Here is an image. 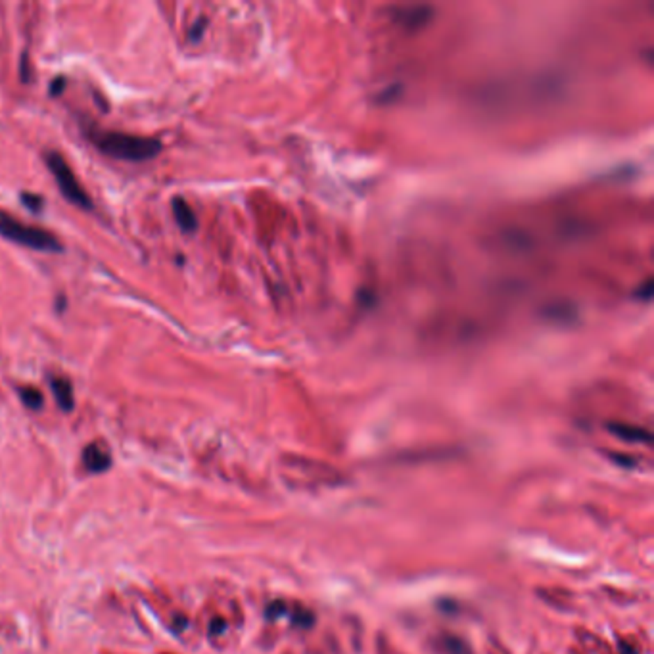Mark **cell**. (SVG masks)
Wrapping results in <instances>:
<instances>
[{
	"label": "cell",
	"mask_w": 654,
	"mask_h": 654,
	"mask_svg": "<svg viewBox=\"0 0 654 654\" xmlns=\"http://www.w3.org/2000/svg\"><path fill=\"white\" fill-rule=\"evenodd\" d=\"M44 161H47V167L52 171V175H54L58 186H60V192L64 194L65 198L70 199L72 204H75V206H79V208L92 209V202L88 198L87 192L83 190L77 177L73 175L67 161L58 152H44Z\"/></svg>",
	"instance_id": "3957f363"
},
{
	"label": "cell",
	"mask_w": 654,
	"mask_h": 654,
	"mask_svg": "<svg viewBox=\"0 0 654 654\" xmlns=\"http://www.w3.org/2000/svg\"><path fill=\"white\" fill-rule=\"evenodd\" d=\"M52 393L56 398L60 409H64L65 413H70L75 407V399H73L72 382L67 378H50Z\"/></svg>",
	"instance_id": "8992f818"
},
{
	"label": "cell",
	"mask_w": 654,
	"mask_h": 654,
	"mask_svg": "<svg viewBox=\"0 0 654 654\" xmlns=\"http://www.w3.org/2000/svg\"><path fill=\"white\" fill-rule=\"evenodd\" d=\"M27 65H29L27 64V56L24 54V56H22V79L24 81L29 79V70H27Z\"/></svg>",
	"instance_id": "9a60e30c"
},
{
	"label": "cell",
	"mask_w": 654,
	"mask_h": 654,
	"mask_svg": "<svg viewBox=\"0 0 654 654\" xmlns=\"http://www.w3.org/2000/svg\"><path fill=\"white\" fill-rule=\"evenodd\" d=\"M83 463H85V466H87L90 472H104L110 468L112 457L108 455L100 445L90 443V445L85 447V451H83Z\"/></svg>",
	"instance_id": "277c9868"
},
{
	"label": "cell",
	"mask_w": 654,
	"mask_h": 654,
	"mask_svg": "<svg viewBox=\"0 0 654 654\" xmlns=\"http://www.w3.org/2000/svg\"><path fill=\"white\" fill-rule=\"evenodd\" d=\"M22 202H24L25 206L31 209V211H40V208H42V198H40V196L27 194V192L22 194Z\"/></svg>",
	"instance_id": "8fae6325"
},
{
	"label": "cell",
	"mask_w": 654,
	"mask_h": 654,
	"mask_svg": "<svg viewBox=\"0 0 654 654\" xmlns=\"http://www.w3.org/2000/svg\"><path fill=\"white\" fill-rule=\"evenodd\" d=\"M294 622L297 626H311L313 622V616L309 612H300V614L294 616Z\"/></svg>",
	"instance_id": "4fadbf2b"
},
{
	"label": "cell",
	"mask_w": 654,
	"mask_h": 654,
	"mask_svg": "<svg viewBox=\"0 0 654 654\" xmlns=\"http://www.w3.org/2000/svg\"><path fill=\"white\" fill-rule=\"evenodd\" d=\"M223 628H224L223 620H215V622H213V628H211V633H215V631H221Z\"/></svg>",
	"instance_id": "2e32d148"
},
{
	"label": "cell",
	"mask_w": 654,
	"mask_h": 654,
	"mask_svg": "<svg viewBox=\"0 0 654 654\" xmlns=\"http://www.w3.org/2000/svg\"><path fill=\"white\" fill-rule=\"evenodd\" d=\"M64 87H65L64 77H58V79L52 83V87H50V92H52L54 96H58L60 92H62V90H64Z\"/></svg>",
	"instance_id": "5bb4252c"
},
{
	"label": "cell",
	"mask_w": 654,
	"mask_h": 654,
	"mask_svg": "<svg viewBox=\"0 0 654 654\" xmlns=\"http://www.w3.org/2000/svg\"><path fill=\"white\" fill-rule=\"evenodd\" d=\"M284 612H286V608H284V605H282V603H272L271 607H269V610H267V616H271V618H277V616L284 614Z\"/></svg>",
	"instance_id": "7c38bea8"
},
{
	"label": "cell",
	"mask_w": 654,
	"mask_h": 654,
	"mask_svg": "<svg viewBox=\"0 0 654 654\" xmlns=\"http://www.w3.org/2000/svg\"><path fill=\"white\" fill-rule=\"evenodd\" d=\"M92 142L108 156L127 161H146L156 158L161 152V142L158 138L127 135V133H92Z\"/></svg>",
	"instance_id": "6da1fadb"
},
{
	"label": "cell",
	"mask_w": 654,
	"mask_h": 654,
	"mask_svg": "<svg viewBox=\"0 0 654 654\" xmlns=\"http://www.w3.org/2000/svg\"><path fill=\"white\" fill-rule=\"evenodd\" d=\"M19 395L29 409H40L44 403V398L37 388H19Z\"/></svg>",
	"instance_id": "ba28073f"
},
{
	"label": "cell",
	"mask_w": 654,
	"mask_h": 654,
	"mask_svg": "<svg viewBox=\"0 0 654 654\" xmlns=\"http://www.w3.org/2000/svg\"><path fill=\"white\" fill-rule=\"evenodd\" d=\"M206 25H208V19H206V17H199L198 22H196V24L190 27L188 39H190L192 42H198V40L202 39V35H204V29H206Z\"/></svg>",
	"instance_id": "30bf717a"
},
{
	"label": "cell",
	"mask_w": 654,
	"mask_h": 654,
	"mask_svg": "<svg viewBox=\"0 0 654 654\" xmlns=\"http://www.w3.org/2000/svg\"><path fill=\"white\" fill-rule=\"evenodd\" d=\"M443 645H445V651L449 654H471L468 645L459 637H447Z\"/></svg>",
	"instance_id": "9c48e42d"
},
{
	"label": "cell",
	"mask_w": 654,
	"mask_h": 654,
	"mask_svg": "<svg viewBox=\"0 0 654 654\" xmlns=\"http://www.w3.org/2000/svg\"><path fill=\"white\" fill-rule=\"evenodd\" d=\"M0 236L12 240L16 244H22L25 247L39 250V252H56V254H60L64 250L62 242L54 234L42 231L39 227H29V224L22 223V221H17L12 215H8L6 211H0Z\"/></svg>",
	"instance_id": "7a4b0ae2"
},
{
	"label": "cell",
	"mask_w": 654,
	"mask_h": 654,
	"mask_svg": "<svg viewBox=\"0 0 654 654\" xmlns=\"http://www.w3.org/2000/svg\"><path fill=\"white\" fill-rule=\"evenodd\" d=\"M608 430L612 432L614 436H618L620 439H626V441H645L648 443L651 441V434L643 428H637V426H630V424H622V423H612L607 426Z\"/></svg>",
	"instance_id": "52a82bcc"
},
{
	"label": "cell",
	"mask_w": 654,
	"mask_h": 654,
	"mask_svg": "<svg viewBox=\"0 0 654 654\" xmlns=\"http://www.w3.org/2000/svg\"><path fill=\"white\" fill-rule=\"evenodd\" d=\"M171 208H173V215H175L177 224H179L184 232H194L198 229V219H196V215H194V211H192V208L188 206L186 199L177 196V198L171 202Z\"/></svg>",
	"instance_id": "5b68a950"
}]
</instances>
